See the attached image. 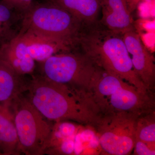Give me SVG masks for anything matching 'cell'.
<instances>
[{"mask_svg":"<svg viewBox=\"0 0 155 155\" xmlns=\"http://www.w3.org/2000/svg\"><path fill=\"white\" fill-rule=\"evenodd\" d=\"M90 94L102 114L127 112L140 116L153 110L152 94L142 92L99 67Z\"/></svg>","mask_w":155,"mask_h":155,"instance_id":"obj_3","label":"cell"},{"mask_svg":"<svg viewBox=\"0 0 155 155\" xmlns=\"http://www.w3.org/2000/svg\"><path fill=\"white\" fill-rule=\"evenodd\" d=\"M0 155H2V152H1V150H0Z\"/></svg>","mask_w":155,"mask_h":155,"instance_id":"obj_20","label":"cell"},{"mask_svg":"<svg viewBox=\"0 0 155 155\" xmlns=\"http://www.w3.org/2000/svg\"><path fill=\"white\" fill-rule=\"evenodd\" d=\"M8 107L14 115L20 152L27 155L44 154L53 126L23 94Z\"/></svg>","mask_w":155,"mask_h":155,"instance_id":"obj_5","label":"cell"},{"mask_svg":"<svg viewBox=\"0 0 155 155\" xmlns=\"http://www.w3.org/2000/svg\"><path fill=\"white\" fill-rule=\"evenodd\" d=\"M123 38L136 74L151 92L155 82L154 57L147 49L135 29L124 33Z\"/></svg>","mask_w":155,"mask_h":155,"instance_id":"obj_8","label":"cell"},{"mask_svg":"<svg viewBox=\"0 0 155 155\" xmlns=\"http://www.w3.org/2000/svg\"><path fill=\"white\" fill-rule=\"evenodd\" d=\"M133 150L134 155H155V145L148 144L138 140L136 139Z\"/></svg>","mask_w":155,"mask_h":155,"instance_id":"obj_18","label":"cell"},{"mask_svg":"<svg viewBox=\"0 0 155 155\" xmlns=\"http://www.w3.org/2000/svg\"><path fill=\"white\" fill-rule=\"evenodd\" d=\"M142 0H125L127 8L132 14Z\"/></svg>","mask_w":155,"mask_h":155,"instance_id":"obj_19","label":"cell"},{"mask_svg":"<svg viewBox=\"0 0 155 155\" xmlns=\"http://www.w3.org/2000/svg\"><path fill=\"white\" fill-rule=\"evenodd\" d=\"M41 63L45 77L90 94L99 68L88 56L76 50L56 54Z\"/></svg>","mask_w":155,"mask_h":155,"instance_id":"obj_6","label":"cell"},{"mask_svg":"<svg viewBox=\"0 0 155 155\" xmlns=\"http://www.w3.org/2000/svg\"><path fill=\"white\" fill-rule=\"evenodd\" d=\"M68 11L82 24L98 20L101 0H48Z\"/></svg>","mask_w":155,"mask_h":155,"instance_id":"obj_14","label":"cell"},{"mask_svg":"<svg viewBox=\"0 0 155 155\" xmlns=\"http://www.w3.org/2000/svg\"><path fill=\"white\" fill-rule=\"evenodd\" d=\"M18 33L25 41L29 55L35 61L43 62L56 54L75 50L72 44L61 39L30 30L20 31Z\"/></svg>","mask_w":155,"mask_h":155,"instance_id":"obj_9","label":"cell"},{"mask_svg":"<svg viewBox=\"0 0 155 155\" xmlns=\"http://www.w3.org/2000/svg\"><path fill=\"white\" fill-rule=\"evenodd\" d=\"M155 117L154 110L139 116L136 125V139L155 145Z\"/></svg>","mask_w":155,"mask_h":155,"instance_id":"obj_15","label":"cell"},{"mask_svg":"<svg viewBox=\"0 0 155 155\" xmlns=\"http://www.w3.org/2000/svg\"><path fill=\"white\" fill-rule=\"evenodd\" d=\"M20 31L30 30L64 40L75 48L83 24L68 11L48 1L31 4L22 14Z\"/></svg>","mask_w":155,"mask_h":155,"instance_id":"obj_4","label":"cell"},{"mask_svg":"<svg viewBox=\"0 0 155 155\" xmlns=\"http://www.w3.org/2000/svg\"><path fill=\"white\" fill-rule=\"evenodd\" d=\"M102 17L100 22L109 30L123 35L135 29L125 0H101Z\"/></svg>","mask_w":155,"mask_h":155,"instance_id":"obj_11","label":"cell"},{"mask_svg":"<svg viewBox=\"0 0 155 155\" xmlns=\"http://www.w3.org/2000/svg\"><path fill=\"white\" fill-rule=\"evenodd\" d=\"M139 116L123 112L102 114L95 126L102 151L107 155L130 154L135 144Z\"/></svg>","mask_w":155,"mask_h":155,"instance_id":"obj_7","label":"cell"},{"mask_svg":"<svg viewBox=\"0 0 155 155\" xmlns=\"http://www.w3.org/2000/svg\"><path fill=\"white\" fill-rule=\"evenodd\" d=\"M76 49L105 71L142 92L152 94L136 74L123 35L109 30L99 20L83 24L76 40Z\"/></svg>","mask_w":155,"mask_h":155,"instance_id":"obj_2","label":"cell"},{"mask_svg":"<svg viewBox=\"0 0 155 155\" xmlns=\"http://www.w3.org/2000/svg\"><path fill=\"white\" fill-rule=\"evenodd\" d=\"M15 11L0 0V45L17 35L13 28L17 18Z\"/></svg>","mask_w":155,"mask_h":155,"instance_id":"obj_16","label":"cell"},{"mask_svg":"<svg viewBox=\"0 0 155 155\" xmlns=\"http://www.w3.org/2000/svg\"><path fill=\"white\" fill-rule=\"evenodd\" d=\"M0 150L2 155L21 153L14 122L8 106L0 104Z\"/></svg>","mask_w":155,"mask_h":155,"instance_id":"obj_13","label":"cell"},{"mask_svg":"<svg viewBox=\"0 0 155 155\" xmlns=\"http://www.w3.org/2000/svg\"><path fill=\"white\" fill-rule=\"evenodd\" d=\"M11 9L22 14L30 7L34 0H2Z\"/></svg>","mask_w":155,"mask_h":155,"instance_id":"obj_17","label":"cell"},{"mask_svg":"<svg viewBox=\"0 0 155 155\" xmlns=\"http://www.w3.org/2000/svg\"><path fill=\"white\" fill-rule=\"evenodd\" d=\"M25 92L30 103L50 121L72 120L95 127L101 116L90 94L43 75L32 78Z\"/></svg>","mask_w":155,"mask_h":155,"instance_id":"obj_1","label":"cell"},{"mask_svg":"<svg viewBox=\"0 0 155 155\" xmlns=\"http://www.w3.org/2000/svg\"><path fill=\"white\" fill-rule=\"evenodd\" d=\"M0 60L22 76L32 73L35 68V61L29 55L19 33L0 45Z\"/></svg>","mask_w":155,"mask_h":155,"instance_id":"obj_10","label":"cell"},{"mask_svg":"<svg viewBox=\"0 0 155 155\" xmlns=\"http://www.w3.org/2000/svg\"><path fill=\"white\" fill-rule=\"evenodd\" d=\"M8 64L0 60V104L8 106L27 89L28 82Z\"/></svg>","mask_w":155,"mask_h":155,"instance_id":"obj_12","label":"cell"}]
</instances>
